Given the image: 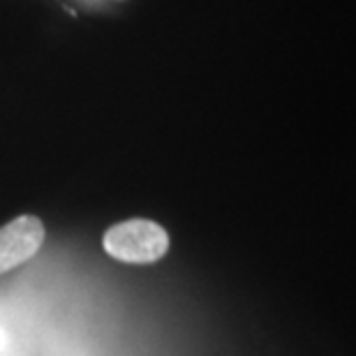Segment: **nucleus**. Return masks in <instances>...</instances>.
Wrapping results in <instances>:
<instances>
[{
    "label": "nucleus",
    "mask_w": 356,
    "mask_h": 356,
    "mask_svg": "<svg viewBox=\"0 0 356 356\" xmlns=\"http://www.w3.org/2000/svg\"><path fill=\"white\" fill-rule=\"evenodd\" d=\"M44 225L35 216H21L0 227V273L33 259L44 243Z\"/></svg>",
    "instance_id": "nucleus-2"
},
{
    "label": "nucleus",
    "mask_w": 356,
    "mask_h": 356,
    "mask_svg": "<svg viewBox=\"0 0 356 356\" xmlns=\"http://www.w3.org/2000/svg\"><path fill=\"white\" fill-rule=\"evenodd\" d=\"M104 252L125 264H153L169 250L165 227L153 220H127L106 229Z\"/></svg>",
    "instance_id": "nucleus-1"
}]
</instances>
